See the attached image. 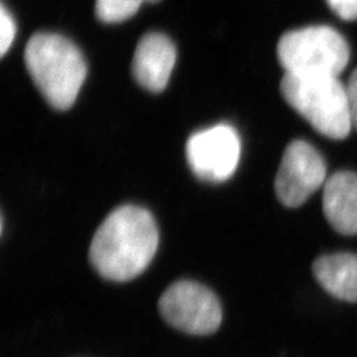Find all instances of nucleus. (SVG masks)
I'll list each match as a JSON object with an SVG mask.
<instances>
[{"label": "nucleus", "instance_id": "obj_1", "mask_svg": "<svg viewBox=\"0 0 357 357\" xmlns=\"http://www.w3.org/2000/svg\"><path fill=\"white\" fill-rule=\"evenodd\" d=\"M159 230L153 215L141 206L123 205L103 220L89 248L94 270L107 281L139 277L153 262Z\"/></svg>", "mask_w": 357, "mask_h": 357}, {"label": "nucleus", "instance_id": "obj_2", "mask_svg": "<svg viewBox=\"0 0 357 357\" xmlns=\"http://www.w3.org/2000/svg\"><path fill=\"white\" fill-rule=\"evenodd\" d=\"M28 73L47 102L68 110L88 75L84 54L69 38L38 32L29 38L24 52Z\"/></svg>", "mask_w": 357, "mask_h": 357}, {"label": "nucleus", "instance_id": "obj_3", "mask_svg": "<svg viewBox=\"0 0 357 357\" xmlns=\"http://www.w3.org/2000/svg\"><path fill=\"white\" fill-rule=\"evenodd\" d=\"M284 101L321 135L342 141L352 128L348 91L339 77L284 73L281 81Z\"/></svg>", "mask_w": 357, "mask_h": 357}, {"label": "nucleus", "instance_id": "obj_4", "mask_svg": "<svg viewBox=\"0 0 357 357\" xmlns=\"http://www.w3.org/2000/svg\"><path fill=\"white\" fill-rule=\"evenodd\" d=\"M277 56L284 73L335 76L351 57L344 36L330 26H310L286 32L278 41Z\"/></svg>", "mask_w": 357, "mask_h": 357}, {"label": "nucleus", "instance_id": "obj_5", "mask_svg": "<svg viewBox=\"0 0 357 357\" xmlns=\"http://www.w3.org/2000/svg\"><path fill=\"white\" fill-rule=\"evenodd\" d=\"M162 318L178 331L206 336L218 330L222 308L216 294L199 282H175L159 299Z\"/></svg>", "mask_w": 357, "mask_h": 357}, {"label": "nucleus", "instance_id": "obj_6", "mask_svg": "<svg viewBox=\"0 0 357 357\" xmlns=\"http://www.w3.org/2000/svg\"><path fill=\"white\" fill-rule=\"evenodd\" d=\"M327 178V166L319 151L306 141L296 139L283 153L274 187L282 204L298 208L324 187Z\"/></svg>", "mask_w": 357, "mask_h": 357}, {"label": "nucleus", "instance_id": "obj_7", "mask_svg": "<svg viewBox=\"0 0 357 357\" xmlns=\"http://www.w3.org/2000/svg\"><path fill=\"white\" fill-rule=\"evenodd\" d=\"M192 172L202 180L221 183L236 172L241 158V139L236 128L217 125L195 132L185 146Z\"/></svg>", "mask_w": 357, "mask_h": 357}, {"label": "nucleus", "instance_id": "obj_8", "mask_svg": "<svg viewBox=\"0 0 357 357\" xmlns=\"http://www.w3.org/2000/svg\"><path fill=\"white\" fill-rule=\"evenodd\" d=\"M176 63V48L171 38L151 32L141 38L132 59V75L142 88L153 93L166 89Z\"/></svg>", "mask_w": 357, "mask_h": 357}, {"label": "nucleus", "instance_id": "obj_9", "mask_svg": "<svg viewBox=\"0 0 357 357\" xmlns=\"http://www.w3.org/2000/svg\"><path fill=\"white\" fill-rule=\"evenodd\" d=\"M323 212L337 233L357 234V174L339 171L328 176L323 187Z\"/></svg>", "mask_w": 357, "mask_h": 357}, {"label": "nucleus", "instance_id": "obj_10", "mask_svg": "<svg viewBox=\"0 0 357 357\" xmlns=\"http://www.w3.org/2000/svg\"><path fill=\"white\" fill-rule=\"evenodd\" d=\"M312 273L320 286L336 299L357 303V255L335 253L315 259Z\"/></svg>", "mask_w": 357, "mask_h": 357}, {"label": "nucleus", "instance_id": "obj_11", "mask_svg": "<svg viewBox=\"0 0 357 357\" xmlns=\"http://www.w3.org/2000/svg\"><path fill=\"white\" fill-rule=\"evenodd\" d=\"M159 0H97L96 15L107 24L125 22L139 11L143 3H156Z\"/></svg>", "mask_w": 357, "mask_h": 357}, {"label": "nucleus", "instance_id": "obj_12", "mask_svg": "<svg viewBox=\"0 0 357 357\" xmlns=\"http://www.w3.org/2000/svg\"><path fill=\"white\" fill-rule=\"evenodd\" d=\"M16 36V23L13 13L7 10L4 4L0 8V54L4 56L13 45Z\"/></svg>", "mask_w": 357, "mask_h": 357}, {"label": "nucleus", "instance_id": "obj_13", "mask_svg": "<svg viewBox=\"0 0 357 357\" xmlns=\"http://www.w3.org/2000/svg\"><path fill=\"white\" fill-rule=\"evenodd\" d=\"M335 15L345 22L357 20V0H326Z\"/></svg>", "mask_w": 357, "mask_h": 357}, {"label": "nucleus", "instance_id": "obj_14", "mask_svg": "<svg viewBox=\"0 0 357 357\" xmlns=\"http://www.w3.org/2000/svg\"><path fill=\"white\" fill-rule=\"evenodd\" d=\"M347 91H348V102H349L352 128L357 130V68L352 72V75L348 79Z\"/></svg>", "mask_w": 357, "mask_h": 357}]
</instances>
